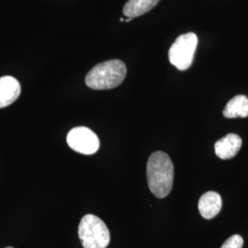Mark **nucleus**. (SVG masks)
Segmentation results:
<instances>
[{"label":"nucleus","mask_w":248,"mask_h":248,"mask_svg":"<svg viewBox=\"0 0 248 248\" xmlns=\"http://www.w3.org/2000/svg\"><path fill=\"white\" fill-rule=\"evenodd\" d=\"M78 236L84 248H107L110 241L105 222L93 214L85 215L78 226Z\"/></svg>","instance_id":"7ed1b4c3"},{"label":"nucleus","mask_w":248,"mask_h":248,"mask_svg":"<svg viewBox=\"0 0 248 248\" xmlns=\"http://www.w3.org/2000/svg\"><path fill=\"white\" fill-rule=\"evenodd\" d=\"M66 141L69 147L82 155H93L99 148L97 134L87 127H76L67 134Z\"/></svg>","instance_id":"39448f33"},{"label":"nucleus","mask_w":248,"mask_h":248,"mask_svg":"<svg viewBox=\"0 0 248 248\" xmlns=\"http://www.w3.org/2000/svg\"><path fill=\"white\" fill-rule=\"evenodd\" d=\"M146 176L154 195L158 199L169 195L174 181V165L168 154L158 151L151 155L147 162Z\"/></svg>","instance_id":"f257e3e1"},{"label":"nucleus","mask_w":248,"mask_h":248,"mask_svg":"<svg viewBox=\"0 0 248 248\" xmlns=\"http://www.w3.org/2000/svg\"><path fill=\"white\" fill-rule=\"evenodd\" d=\"M21 87L18 80L13 77L0 78V108L11 105L18 99Z\"/></svg>","instance_id":"423d86ee"},{"label":"nucleus","mask_w":248,"mask_h":248,"mask_svg":"<svg viewBox=\"0 0 248 248\" xmlns=\"http://www.w3.org/2000/svg\"><path fill=\"white\" fill-rule=\"evenodd\" d=\"M244 239L239 234H234L226 240L221 248H243Z\"/></svg>","instance_id":"9b49d317"},{"label":"nucleus","mask_w":248,"mask_h":248,"mask_svg":"<svg viewBox=\"0 0 248 248\" xmlns=\"http://www.w3.org/2000/svg\"><path fill=\"white\" fill-rule=\"evenodd\" d=\"M222 114L227 119L248 117V98L245 95H237L228 101Z\"/></svg>","instance_id":"1a4fd4ad"},{"label":"nucleus","mask_w":248,"mask_h":248,"mask_svg":"<svg viewBox=\"0 0 248 248\" xmlns=\"http://www.w3.org/2000/svg\"><path fill=\"white\" fill-rule=\"evenodd\" d=\"M160 0H129L124 7V14L127 18H134L154 9Z\"/></svg>","instance_id":"9d476101"},{"label":"nucleus","mask_w":248,"mask_h":248,"mask_svg":"<svg viewBox=\"0 0 248 248\" xmlns=\"http://www.w3.org/2000/svg\"><path fill=\"white\" fill-rule=\"evenodd\" d=\"M198 45V37L193 32L182 34L171 45L169 52V62L180 71L190 67Z\"/></svg>","instance_id":"20e7f679"},{"label":"nucleus","mask_w":248,"mask_h":248,"mask_svg":"<svg viewBox=\"0 0 248 248\" xmlns=\"http://www.w3.org/2000/svg\"><path fill=\"white\" fill-rule=\"evenodd\" d=\"M11 248V247H9V248Z\"/></svg>","instance_id":"f8f14e48"},{"label":"nucleus","mask_w":248,"mask_h":248,"mask_svg":"<svg viewBox=\"0 0 248 248\" xmlns=\"http://www.w3.org/2000/svg\"><path fill=\"white\" fill-rule=\"evenodd\" d=\"M127 68L121 60H109L95 65L86 77V84L91 89L106 90L120 86L126 77Z\"/></svg>","instance_id":"f03ea898"},{"label":"nucleus","mask_w":248,"mask_h":248,"mask_svg":"<svg viewBox=\"0 0 248 248\" xmlns=\"http://www.w3.org/2000/svg\"><path fill=\"white\" fill-rule=\"evenodd\" d=\"M242 146V139L239 135L229 133L215 143V154L221 159H230L234 157Z\"/></svg>","instance_id":"0eeeda50"},{"label":"nucleus","mask_w":248,"mask_h":248,"mask_svg":"<svg viewBox=\"0 0 248 248\" xmlns=\"http://www.w3.org/2000/svg\"><path fill=\"white\" fill-rule=\"evenodd\" d=\"M198 206L204 219H213L222 210V197L215 191H208L201 197Z\"/></svg>","instance_id":"6e6552de"}]
</instances>
